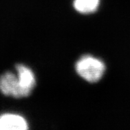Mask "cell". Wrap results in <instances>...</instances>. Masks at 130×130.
<instances>
[{"instance_id":"3","label":"cell","mask_w":130,"mask_h":130,"mask_svg":"<svg viewBox=\"0 0 130 130\" xmlns=\"http://www.w3.org/2000/svg\"><path fill=\"white\" fill-rule=\"evenodd\" d=\"M27 129V122L20 115L4 113L0 116V130H25Z\"/></svg>"},{"instance_id":"1","label":"cell","mask_w":130,"mask_h":130,"mask_svg":"<svg viewBox=\"0 0 130 130\" xmlns=\"http://www.w3.org/2000/svg\"><path fill=\"white\" fill-rule=\"evenodd\" d=\"M76 72L80 77L90 83H96L102 78L106 65L102 60L92 55L82 56L75 64Z\"/></svg>"},{"instance_id":"5","label":"cell","mask_w":130,"mask_h":130,"mask_svg":"<svg viewBox=\"0 0 130 130\" xmlns=\"http://www.w3.org/2000/svg\"><path fill=\"white\" fill-rule=\"evenodd\" d=\"M100 0H74V7L78 12L89 14L95 12L98 8Z\"/></svg>"},{"instance_id":"2","label":"cell","mask_w":130,"mask_h":130,"mask_svg":"<svg viewBox=\"0 0 130 130\" xmlns=\"http://www.w3.org/2000/svg\"><path fill=\"white\" fill-rule=\"evenodd\" d=\"M0 91L5 96L15 98L28 96L23 89L17 74L15 75L12 72H6L0 76Z\"/></svg>"},{"instance_id":"4","label":"cell","mask_w":130,"mask_h":130,"mask_svg":"<svg viewBox=\"0 0 130 130\" xmlns=\"http://www.w3.org/2000/svg\"><path fill=\"white\" fill-rule=\"evenodd\" d=\"M15 68L23 89L29 96L36 85V79L34 73L31 69L22 64H17Z\"/></svg>"}]
</instances>
